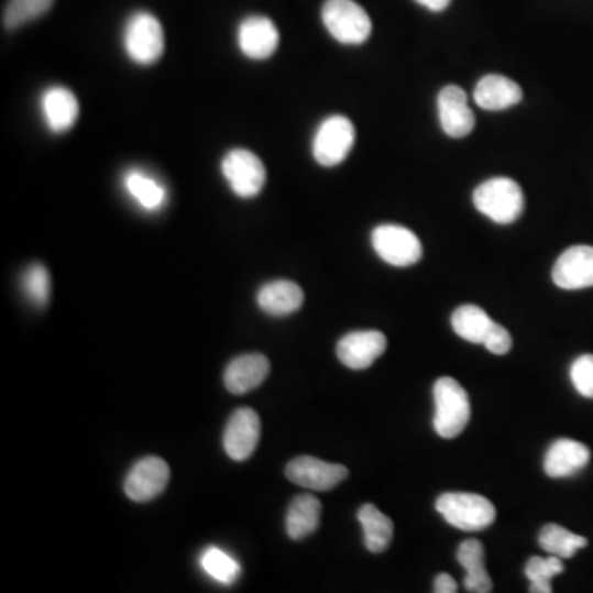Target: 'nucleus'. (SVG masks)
Instances as JSON below:
<instances>
[{"instance_id":"6ab92c4d","label":"nucleus","mask_w":593,"mask_h":593,"mask_svg":"<svg viewBox=\"0 0 593 593\" xmlns=\"http://www.w3.org/2000/svg\"><path fill=\"white\" fill-rule=\"evenodd\" d=\"M473 98L485 111H505L523 101V89L506 76L486 75L476 85Z\"/></svg>"},{"instance_id":"4be33fe9","label":"nucleus","mask_w":593,"mask_h":593,"mask_svg":"<svg viewBox=\"0 0 593 593\" xmlns=\"http://www.w3.org/2000/svg\"><path fill=\"white\" fill-rule=\"evenodd\" d=\"M460 565L465 569V589L472 593H490L493 582L485 569V548L479 539H469L460 545L457 552Z\"/></svg>"},{"instance_id":"9d476101","label":"nucleus","mask_w":593,"mask_h":593,"mask_svg":"<svg viewBox=\"0 0 593 593\" xmlns=\"http://www.w3.org/2000/svg\"><path fill=\"white\" fill-rule=\"evenodd\" d=\"M171 469L158 457L139 460L125 476L124 492L132 502L147 503L157 498L167 488Z\"/></svg>"},{"instance_id":"2eb2a0df","label":"nucleus","mask_w":593,"mask_h":593,"mask_svg":"<svg viewBox=\"0 0 593 593\" xmlns=\"http://www.w3.org/2000/svg\"><path fill=\"white\" fill-rule=\"evenodd\" d=\"M40 111L52 134H65L78 121L79 102L72 89L59 85L48 86L40 98Z\"/></svg>"},{"instance_id":"dca6fc26","label":"nucleus","mask_w":593,"mask_h":593,"mask_svg":"<svg viewBox=\"0 0 593 593\" xmlns=\"http://www.w3.org/2000/svg\"><path fill=\"white\" fill-rule=\"evenodd\" d=\"M552 281L564 290L593 287V248L581 244L564 251L556 261Z\"/></svg>"},{"instance_id":"5701e85b","label":"nucleus","mask_w":593,"mask_h":593,"mask_svg":"<svg viewBox=\"0 0 593 593\" xmlns=\"http://www.w3.org/2000/svg\"><path fill=\"white\" fill-rule=\"evenodd\" d=\"M321 503L314 495H298L287 512V535L294 541L308 538L320 526Z\"/></svg>"},{"instance_id":"9b49d317","label":"nucleus","mask_w":593,"mask_h":593,"mask_svg":"<svg viewBox=\"0 0 593 593\" xmlns=\"http://www.w3.org/2000/svg\"><path fill=\"white\" fill-rule=\"evenodd\" d=\"M261 439V419L256 410L243 407L233 413L224 429L223 446L230 459L244 462L253 455Z\"/></svg>"},{"instance_id":"412c9836","label":"nucleus","mask_w":593,"mask_h":593,"mask_svg":"<svg viewBox=\"0 0 593 593\" xmlns=\"http://www.w3.org/2000/svg\"><path fill=\"white\" fill-rule=\"evenodd\" d=\"M304 290L290 281H273L264 284L257 293L261 310L273 317H286L300 310L304 305Z\"/></svg>"},{"instance_id":"f257e3e1","label":"nucleus","mask_w":593,"mask_h":593,"mask_svg":"<svg viewBox=\"0 0 593 593\" xmlns=\"http://www.w3.org/2000/svg\"><path fill=\"white\" fill-rule=\"evenodd\" d=\"M433 429L442 439H455L465 430L472 416L469 394L453 377L443 376L433 384Z\"/></svg>"},{"instance_id":"cd10ccee","label":"nucleus","mask_w":593,"mask_h":593,"mask_svg":"<svg viewBox=\"0 0 593 593\" xmlns=\"http://www.w3.org/2000/svg\"><path fill=\"white\" fill-rule=\"evenodd\" d=\"M23 296L29 298L30 304L36 308H43L48 305L50 294H52V279H50L48 270L43 264H30L23 271L20 279Z\"/></svg>"},{"instance_id":"473e14b6","label":"nucleus","mask_w":593,"mask_h":593,"mask_svg":"<svg viewBox=\"0 0 593 593\" xmlns=\"http://www.w3.org/2000/svg\"><path fill=\"white\" fill-rule=\"evenodd\" d=\"M457 591H459L457 582L449 574L437 575L436 581H433V592L436 593H455Z\"/></svg>"},{"instance_id":"39448f33","label":"nucleus","mask_w":593,"mask_h":593,"mask_svg":"<svg viewBox=\"0 0 593 593\" xmlns=\"http://www.w3.org/2000/svg\"><path fill=\"white\" fill-rule=\"evenodd\" d=\"M325 29L343 45H361L370 39L373 23L354 0H327L321 7Z\"/></svg>"},{"instance_id":"c756f323","label":"nucleus","mask_w":593,"mask_h":593,"mask_svg":"<svg viewBox=\"0 0 593 593\" xmlns=\"http://www.w3.org/2000/svg\"><path fill=\"white\" fill-rule=\"evenodd\" d=\"M201 568L210 578L224 585L234 584L241 575V565L237 559L218 548H210L204 552Z\"/></svg>"},{"instance_id":"0eeeda50","label":"nucleus","mask_w":593,"mask_h":593,"mask_svg":"<svg viewBox=\"0 0 593 593\" xmlns=\"http://www.w3.org/2000/svg\"><path fill=\"white\" fill-rule=\"evenodd\" d=\"M221 174L231 191L240 198L257 197L267 180L263 161L248 149H233L228 152L221 161Z\"/></svg>"},{"instance_id":"a211bd4d","label":"nucleus","mask_w":593,"mask_h":593,"mask_svg":"<svg viewBox=\"0 0 593 593\" xmlns=\"http://www.w3.org/2000/svg\"><path fill=\"white\" fill-rule=\"evenodd\" d=\"M271 371V363L264 354H243L228 364L224 371V386L230 393L246 394L263 384Z\"/></svg>"},{"instance_id":"6e6552de","label":"nucleus","mask_w":593,"mask_h":593,"mask_svg":"<svg viewBox=\"0 0 593 593\" xmlns=\"http://www.w3.org/2000/svg\"><path fill=\"white\" fill-rule=\"evenodd\" d=\"M371 243L377 256L394 267H410L422 257L419 238L399 224H381L374 228Z\"/></svg>"},{"instance_id":"f03ea898","label":"nucleus","mask_w":593,"mask_h":593,"mask_svg":"<svg viewBox=\"0 0 593 593\" xmlns=\"http://www.w3.org/2000/svg\"><path fill=\"white\" fill-rule=\"evenodd\" d=\"M125 55L135 65L151 66L165 52V33L161 20L154 13L139 10L132 13L122 30Z\"/></svg>"},{"instance_id":"a878e982","label":"nucleus","mask_w":593,"mask_h":593,"mask_svg":"<svg viewBox=\"0 0 593 593\" xmlns=\"http://www.w3.org/2000/svg\"><path fill=\"white\" fill-rule=\"evenodd\" d=\"M538 541L548 554L561 559L574 558L575 552L589 545V539L584 536L574 535L559 525H546L539 532Z\"/></svg>"},{"instance_id":"2f4dec72","label":"nucleus","mask_w":593,"mask_h":593,"mask_svg":"<svg viewBox=\"0 0 593 593\" xmlns=\"http://www.w3.org/2000/svg\"><path fill=\"white\" fill-rule=\"evenodd\" d=\"M486 350L493 354H506L509 353V350L513 348V338L509 334V331L506 330L502 325H493L492 331H490L488 337L483 341Z\"/></svg>"},{"instance_id":"c85d7f7f","label":"nucleus","mask_w":593,"mask_h":593,"mask_svg":"<svg viewBox=\"0 0 593 593\" xmlns=\"http://www.w3.org/2000/svg\"><path fill=\"white\" fill-rule=\"evenodd\" d=\"M53 2L55 0H9L3 10V26L7 30L20 29L45 15Z\"/></svg>"},{"instance_id":"b1692460","label":"nucleus","mask_w":593,"mask_h":593,"mask_svg":"<svg viewBox=\"0 0 593 593\" xmlns=\"http://www.w3.org/2000/svg\"><path fill=\"white\" fill-rule=\"evenodd\" d=\"M358 521L364 532V545L373 554L386 551L393 542L394 525L391 518L374 505H363L358 512Z\"/></svg>"},{"instance_id":"72a5a7b5","label":"nucleus","mask_w":593,"mask_h":593,"mask_svg":"<svg viewBox=\"0 0 593 593\" xmlns=\"http://www.w3.org/2000/svg\"><path fill=\"white\" fill-rule=\"evenodd\" d=\"M416 2L426 7V9L432 10V12H442L450 6L452 0H416Z\"/></svg>"},{"instance_id":"f3484780","label":"nucleus","mask_w":593,"mask_h":593,"mask_svg":"<svg viewBox=\"0 0 593 593\" xmlns=\"http://www.w3.org/2000/svg\"><path fill=\"white\" fill-rule=\"evenodd\" d=\"M591 449L578 440L559 439L549 447L545 472L551 479H569L584 470L591 462Z\"/></svg>"},{"instance_id":"7ed1b4c3","label":"nucleus","mask_w":593,"mask_h":593,"mask_svg":"<svg viewBox=\"0 0 593 593\" xmlns=\"http://www.w3.org/2000/svg\"><path fill=\"white\" fill-rule=\"evenodd\" d=\"M473 205L495 223L512 224L525 211V194L513 178H490L473 191Z\"/></svg>"},{"instance_id":"423d86ee","label":"nucleus","mask_w":593,"mask_h":593,"mask_svg":"<svg viewBox=\"0 0 593 593\" xmlns=\"http://www.w3.org/2000/svg\"><path fill=\"white\" fill-rule=\"evenodd\" d=\"M356 131L350 119L340 114L323 119L311 142L315 161L321 167L340 165L350 155Z\"/></svg>"},{"instance_id":"aec40b11","label":"nucleus","mask_w":593,"mask_h":593,"mask_svg":"<svg viewBox=\"0 0 593 593\" xmlns=\"http://www.w3.org/2000/svg\"><path fill=\"white\" fill-rule=\"evenodd\" d=\"M124 190L129 197L145 211H158L167 204V188L154 175L141 171V168H131L125 172L122 178Z\"/></svg>"},{"instance_id":"bb28decb","label":"nucleus","mask_w":593,"mask_h":593,"mask_svg":"<svg viewBox=\"0 0 593 593\" xmlns=\"http://www.w3.org/2000/svg\"><path fill=\"white\" fill-rule=\"evenodd\" d=\"M564 564L561 558L549 554V558H535L526 562L525 574L528 578L529 592L532 593H551L552 579L558 578L564 572Z\"/></svg>"},{"instance_id":"7c9ffc66","label":"nucleus","mask_w":593,"mask_h":593,"mask_svg":"<svg viewBox=\"0 0 593 593\" xmlns=\"http://www.w3.org/2000/svg\"><path fill=\"white\" fill-rule=\"evenodd\" d=\"M571 380L581 396L593 399V354H582L574 361Z\"/></svg>"},{"instance_id":"4468645a","label":"nucleus","mask_w":593,"mask_h":593,"mask_svg":"<svg viewBox=\"0 0 593 593\" xmlns=\"http://www.w3.org/2000/svg\"><path fill=\"white\" fill-rule=\"evenodd\" d=\"M387 340L377 330L351 331L337 344V354L344 366L366 370L386 351Z\"/></svg>"},{"instance_id":"393cba45","label":"nucleus","mask_w":593,"mask_h":593,"mask_svg":"<svg viewBox=\"0 0 593 593\" xmlns=\"http://www.w3.org/2000/svg\"><path fill=\"white\" fill-rule=\"evenodd\" d=\"M495 321L476 305H462L452 315V328L460 338L470 343L483 344Z\"/></svg>"},{"instance_id":"ddd939ff","label":"nucleus","mask_w":593,"mask_h":593,"mask_svg":"<svg viewBox=\"0 0 593 593\" xmlns=\"http://www.w3.org/2000/svg\"><path fill=\"white\" fill-rule=\"evenodd\" d=\"M281 35L276 23L264 15H250L238 26V46L246 58H271L279 46Z\"/></svg>"},{"instance_id":"f8f14e48","label":"nucleus","mask_w":593,"mask_h":593,"mask_svg":"<svg viewBox=\"0 0 593 593\" xmlns=\"http://www.w3.org/2000/svg\"><path fill=\"white\" fill-rule=\"evenodd\" d=\"M440 128L449 138L462 139L475 129V114L469 106V96L460 86L449 85L437 98Z\"/></svg>"},{"instance_id":"20e7f679","label":"nucleus","mask_w":593,"mask_h":593,"mask_svg":"<svg viewBox=\"0 0 593 593\" xmlns=\"http://www.w3.org/2000/svg\"><path fill=\"white\" fill-rule=\"evenodd\" d=\"M437 512L460 531H483L495 523L496 508L476 493H443L436 503Z\"/></svg>"},{"instance_id":"1a4fd4ad","label":"nucleus","mask_w":593,"mask_h":593,"mask_svg":"<svg viewBox=\"0 0 593 593\" xmlns=\"http://www.w3.org/2000/svg\"><path fill=\"white\" fill-rule=\"evenodd\" d=\"M286 475L294 485L311 492H330L348 476V469L338 463H328L315 457H297L286 466Z\"/></svg>"}]
</instances>
